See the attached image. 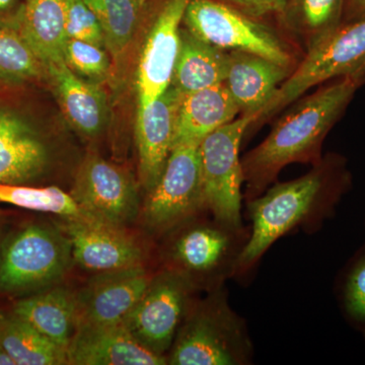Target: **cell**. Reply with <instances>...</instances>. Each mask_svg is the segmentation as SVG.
<instances>
[{"label": "cell", "instance_id": "6da1fadb", "mask_svg": "<svg viewBox=\"0 0 365 365\" xmlns=\"http://www.w3.org/2000/svg\"><path fill=\"white\" fill-rule=\"evenodd\" d=\"M359 88L352 79H336L302 98L278 120L269 135L242 160L246 201L261 195L290 163L316 165L323 160L324 141Z\"/></svg>", "mask_w": 365, "mask_h": 365}, {"label": "cell", "instance_id": "7a4b0ae2", "mask_svg": "<svg viewBox=\"0 0 365 365\" xmlns=\"http://www.w3.org/2000/svg\"><path fill=\"white\" fill-rule=\"evenodd\" d=\"M349 186V176L337 160H322L304 176L278 182L247 201L252 227L235 276L244 275L274 242L294 228L321 223L332 215Z\"/></svg>", "mask_w": 365, "mask_h": 365}, {"label": "cell", "instance_id": "3957f363", "mask_svg": "<svg viewBox=\"0 0 365 365\" xmlns=\"http://www.w3.org/2000/svg\"><path fill=\"white\" fill-rule=\"evenodd\" d=\"M253 345L244 319L228 304L225 287L191 307L178 331L168 362L173 365L251 364Z\"/></svg>", "mask_w": 365, "mask_h": 365}, {"label": "cell", "instance_id": "277c9868", "mask_svg": "<svg viewBox=\"0 0 365 365\" xmlns=\"http://www.w3.org/2000/svg\"><path fill=\"white\" fill-rule=\"evenodd\" d=\"M339 78L352 79L359 86L365 83V18L342 24L332 35L309 49L254 125L267 121L314 86Z\"/></svg>", "mask_w": 365, "mask_h": 365}, {"label": "cell", "instance_id": "5b68a950", "mask_svg": "<svg viewBox=\"0 0 365 365\" xmlns=\"http://www.w3.org/2000/svg\"><path fill=\"white\" fill-rule=\"evenodd\" d=\"M254 122V117H237L199 144L206 208L216 220L235 227H244L242 186L245 182L240 150L245 133Z\"/></svg>", "mask_w": 365, "mask_h": 365}, {"label": "cell", "instance_id": "8992f818", "mask_svg": "<svg viewBox=\"0 0 365 365\" xmlns=\"http://www.w3.org/2000/svg\"><path fill=\"white\" fill-rule=\"evenodd\" d=\"M66 234L46 225H29L11 235L0 252V288L16 292L49 285L72 261Z\"/></svg>", "mask_w": 365, "mask_h": 365}, {"label": "cell", "instance_id": "52a82bcc", "mask_svg": "<svg viewBox=\"0 0 365 365\" xmlns=\"http://www.w3.org/2000/svg\"><path fill=\"white\" fill-rule=\"evenodd\" d=\"M182 25L199 39L225 51L251 53L292 66L287 46L271 29L220 0H190Z\"/></svg>", "mask_w": 365, "mask_h": 365}, {"label": "cell", "instance_id": "ba28073f", "mask_svg": "<svg viewBox=\"0 0 365 365\" xmlns=\"http://www.w3.org/2000/svg\"><path fill=\"white\" fill-rule=\"evenodd\" d=\"M213 217V216H212ZM250 237L248 227H235L213 217L211 222L184 227L175 237L169 251L170 269L188 276L197 287V279L223 287L235 277L240 255Z\"/></svg>", "mask_w": 365, "mask_h": 365}, {"label": "cell", "instance_id": "9c48e42d", "mask_svg": "<svg viewBox=\"0 0 365 365\" xmlns=\"http://www.w3.org/2000/svg\"><path fill=\"white\" fill-rule=\"evenodd\" d=\"M140 213L144 225L165 234L206 208L199 144L174 146L157 184L148 192Z\"/></svg>", "mask_w": 365, "mask_h": 365}, {"label": "cell", "instance_id": "30bf717a", "mask_svg": "<svg viewBox=\"0 0 365 365\" xmlns=\"http://www.w3.org/2000/svg\"><path fill=\"white\" fill-rule=\"evenodd\" d=\"M195 284L188 276L165 268L155 274L122 323L144 347L167 356L182 321L193 306ZM168 357V356H167Z\"/></svg>", "mask_w": 365, "mask_h": 365}, {"label": "cell", "instance_id": "8fae6325", "mask_svg": "<svg viewBox=\"0 0 365 365\" xmlns=\"http://www.w3.org/2000/svg\"><path fill=\"white\" fill-rule=\"evenodd\" d=\"M71 196L86 215L124 227L140 212L136 189L128 175L98 155H88Z\"/></svg>", "mask_w": 365, "mask_h": 365}, {"label": "cell", "instance_id": "7c38bea8", "mask_svg": "<svg viewBox=\"0 0 365 365\" xmlns=\"http://www.w3.org/2000/svg\"><path fill=\"white\" fill-rule=\"evenodd\" d=\"M190 0H165L151 26L137 67L138 107L150 104L167 90L181 44V26Z\"/></svg>", "mask_w": 365, "mask_h": 365}, {"label": "cell", "instance_id": "4fadbf2b", "mask_svg": "<svg viewBox=\"0 0 365 365\" xmlns=\"http://www.w3.org/2000/svg\"><path fill=\"white\" fill-rule=\"evenodd\" d=\"M153 275L143 265L96 274L76 294V327L122 323L143 297Z\"/></svg>", "mask_w": 365, "mask_h": 365}, {"label": "cell", "instance_id": "5bb4252c", "mask_svg": "<svg viewBox=\"0 0 365 365\" xmlns=\"http://www.w3.org/2000/svg\"><path fill=\"white\" fill-rule=\"evenodd\" d=\"M73 260L86 270L108 272L141 265L143 251L122 227L88 215L67 217Z\"/></svg>", "mask_w": 365, "mask_h": 365}, {"label": "cell", "instance_id": "9a60e30c", "mask_svg": "<svg viewBox=\"0 0 365 365\" xmlns=\"http://www.w3.org/2000/svg\"><path fill=\"white\" fill-rule=\"evenodd\" d=\"M182 95L172 85L150 104L137 108L139 176L146 191L157 184L174 146Z\"/></svg>", "mask_w": 365, "mask_h": 365}, {"label": "cell", "instance_id": "2e32d148", "mask_svg": "<svg viewBox=\"0 0 365 365\" xmlns=\"http://www.w3.org/2000/svg\"><path fill=\"white\" fill-rule=\"evenodd\" d=\"M168 357L144 347L123 323L79 325L67 348V364L163 365Z\"/></svg>", "mask_w": 365, "mask_h": 365}, {"label": "cell", "instance_id": "e0dca14e", "mask_svg": "<svg viewBox=\"0 0 365 365\" xmlns=\"http://www.w3.org/2000/svg\"><path fill=\"white\" fill-rule=\"evenodd\" d=\"M290 73L289 67L258 55L228 51L227 76L223 85L239 108L241 116L254 117L256 121Z\"/></svg>", "mask_w": 365, "mask_h": 365}, {"label": "cell", "instance_id": "ac0fdd59", "mask_svg": "<svg viewBox=\"0 0 365 365\" xmlns=\"http://www.w3.org/2000/svg\"><path fill=\"white\" fill-rule=\"evenodd\" d=\"M49 150L24 118L0 108V182L28 185L45 172Z\"/></svg>", "mask_w": 365, "mask_h": 365}, {"label": "cell", "instance_id": "d6986e66", "mask_svg": "<svg viewBox=\"0 0 365 365\" xmlns=\"http://www.w3.org/2000/svg\"><path fill=\"white\" fill-rule=\"evenodd\" d=\"M45 71L69 123L90 138L100 135L108 119L107 96L102 86L74 73L64 60L46 66Z\"/></svg>", "mask_w": 365, "mask_h": 365}, {"label": "cell", "instance_id": "ffe728a7", "mask_svg": "<svg viewBox=\"0 0 365 365\" xmlns=\"http://www.w3.org/2000/svg\"><path fill=\"white\" fill-rule=\"evenodd\" d=\"M43 66L63 60L67 40L66 0H24L13 21Z\"/></svg>", "mask_w": 365, "mask_h": 365}, {"label": "cell", "instance_id": "44dd1931", "mask_svg": "<svg viewBox=\"0 0 365 365\" xmlns=\"http://www.w3.org/2000/svg\"><path fill=\"white\" fill-rule=\"evenodd\" d=\"M239 115L241 112L223 83L182 96L174 146L200 144L206 136Z\"/></svg>", "mask_w": 365, "mask_h": 365}, {"label": "cell", "instance_id": "7402d4cb", "mask_svg": "<svg viewBox=\"0 0 365 365\" xmlns=\"http://www.w3.org/2000/svg\"><path fill=\"white\" fill-rule=\"evenodd\" d=\"M14 314L67 351L78 323L76 294L56 287L16 302Z\"/></svg>", "mask_w": 365, "mask_h": 365}, {"label": "cell", "instance_id": "603a6c76", "mask_svg": "<svg viewBox=\"0 0 365 365\" xmlns=\"http://www.w3.org/2000/svg\"><path fill=\"white\" fill-rule=\"evenodd\" d=\"M228 51L181 28V44L172 83L182 96L225 83Z\"/></svg>", "mask_w": 365, "mask_h": 365}, {"label": "cell", "instance_id": "cb8c5ba5", "mask_svg": "<svg viewBox=\"0 0 365 365\" xmlns=\"http://www.w3.org/2000/svg\"><path fill=\"white\" fill-rule=\"evenodd\" d=\"M0 344L16 365L67 364L66 349L14 314H0Z\"/></svg>", "mask_w": 365, "mask_h": 365}, {"label": "cell", "instance_id": "d4e9b609", "mask_svg": "<svg viewBox=\"0 0 365 365\" xmlns=\"http://www.w3.org/2000/svg\"><path fill=\"white\" fill-rule=\"evenodd\" d=\"M345 0H288L282 14L292 32L307 51L343 24Z\"/></svg>", "mask_w": 365, "mask_h": 365}, {"label": "cell", "instance_id": "484cf974", "mask_svg": "<svg viewBox=\"0 0 365 365\" xmlns=\"http://www.w3.org/2000/svg\"><path fill=\"white\" fill-rule=\"evenodd\" d=\"M97 16L104 32L106 49L114 59L128 49L143 7L134 0H83Z\"/></svg>", "mask_w": 365, "mask_h": 365}, {"label": "cell", "instance_id": "4316f807", "mask_svg": "<svg viewBox=\"0 0 365 365\" xmlns=\"http://www.w3.org/2000/svg\"><path fill=\"white\" fill-rule=\"evenodd\" d=\"M0 203L64 217L86 215L71 194H67L57 187L39 188L29 185L0 182Z\"/></svg>", "mask_w": 365, "mask_h": 365}, {"label": "cell", "instance_id": "83f0119b", "mask_svg": "<svg viewBox=\"0 0 365 365\" xmlns=\"http://www.w3.org/2000/svg\"><path fill=\"white\" fill-rule=\"evenodd\" d=\"M44 72L42 62L20 34L0 25V81L26 83L41 78Z\"/></svg>", "mask_w": 365, "mask_h": 365}, {"label": "cell", "instance_id": "f1b7e54d", "mask_svg": "<svg viewBox=\"0 0 365 365\" xmlns=\"http://www.w3.org/2000/svg\"><path fill=\"white\" fill-rule=\"evenodd\" d=\"M63 60L66 66L81 78L98 81L109 73L110 60L107 49L85 41L67 40Z\"/></svg>", "mask_w": 365, "mask_h": 365}, {"label": "cell", "instance_id": "f546056e", "mask_svg": "<svg viewBox=\"0 0 365 365\" xmlns=\"http://www.w3.org/2000/svg\"><path fill=\"white\" fill-rule=\"evenodd\" d=\"M66 28L68 39L85 41L106 48L100 21L83 0H66Z\"/></svg>", "mask_w": 365, "mask_h": 365}, {"label": "cell", "instance_id": "4dcf8cb0", "mask_svg": "<svg viewBox=\"0 0 365 365\" xmlns=\"http://www.w3.org/2000/svg\"><path fill=\"white\" fill-rule=\"evenodd\" d=\"M345 307L353 319L365 322V256L355 264L348 276Z\"/></svg>", "mask_w": 365, "mask_h": 365}, {"label": "cell", "instance_id": "1f68e13d", "mask_svg": "<svg viewBox=\"0 0 365 365\" xmlns=\"http://www.w3.org/2000/svg\"><path fill=\"white\" fill-rule=\"evenodd\" d=\"M252 18L282 14L288 0H220Z\"/></svg>", "mask_w": 365, "mask_h": 365}, {"label": "cell", "instance_id": "d6a6232c", "mask_svg": "<svg viewBox=\"0 0 365 365\" xmlns=\"http://www.w3.org/2000/svg\"><path fill=\"white\" fill-rule=\"evenodd\" d=\"M24 1L21 0H0V18L11 16V21L16 18Z\"/></svg>", "mask_w": 365, "mask_h": 365}, {"label": "cell", "instance_id": "836d02e7", "mask_svg": "<svg viewBox=\"0 0 365 365\" xmlns=\"http://www.w3.org/2000/svg\"><path fill=\"white\" fill-rule=\"evenodd\" d=\"M365 18V0H350L349 16L343 24L361 20Z\"/></svg>", "mask_w": 365, "mask_h": 365}, {"label": "cell", "instance_id": "e575fe53", "mask_svg": "<svg viewBox=\"0 0 365 365\" xmlns=\"http://www.w3.org/2000/svg\"><path fill=\"white\" fill-rule=\"evenodd\" d=\"M0 365H16L14 360L1 344H0Z\"/></svg>", "mask_w": 365, "mask_h": 365}, {"label": "cell", "instance_id": "d590c367", "mask_svg": "<svg viewBox=\"0 0 365 365\" xmlns=\"http://www.w3.org/2000/svg\"><path fill=\"white\" fill-rule=\"evenodd\" d=\"M134 1H136L137 4H139V6H144V4H146V1H148V0H134Z\"/></svg>", "mask_w": 365, "mask_h": 365}, {"label": "cell", "instance_id": "8d00e7d4", "mask_svg": "<svg viewBox=\"0 0 365 365\" xmlns=\"http://www.w3.org/2000/svg\"><path fill=\"white\" fill-rule=\"evenodd\" d=\"M2 244H0V252H1Z\"/></svg>", "mask_w": 365, "mask_h": 365}, {"label": "cell", "instance_id": "74e56055", "mask_svg": "<svg viewBox=\"0 0 365 365\" xmlns=\"http://www.w3.org/2000/svg\"><path fill=\"white\" fill-rule=\"evenodd\" d=\"M364 338H365V332H364Z\"/></svg>", "mask_w": 365, "mask_h": 365}]
</instances>
